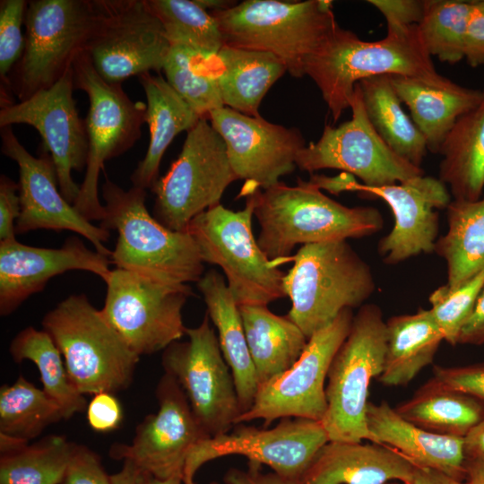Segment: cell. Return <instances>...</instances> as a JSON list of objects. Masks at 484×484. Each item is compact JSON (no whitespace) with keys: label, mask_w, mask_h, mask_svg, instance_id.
Listing matches in <instances>:
<instances>
[{"label":"cell","mask_w":484,"mask_h":484,"mask_svg":"<svg viewBox=\"0 0 484 484\" xmlns=\"http://www.w3.org/2000/svg\"><path fill=\"white\" fill-rule=\"evenodd\" d=\"M249 194L254 196V215L260 225L257 243L277 267L286 264L298 244L367 237L384 226L376 208L345 206L309 180L298 178L293 186L280 181Z\"/></svg>","instance_id":"obj_1"},{"label":"cell","mask_w":484,"mask_h":484,"mask_svg":"<svg viewBox=\"0 0 484 484\" xmlns=\"http://www.w3.org/2000/svg\"><path fill=\"white\" fill-rule=\"evenodd\" d=\"M418 25L363 40L337 25L307 58L305 75L318 87L333 122L350 108L355 85L376 75L429 77L437 74Z\"/></svg>","instance_id":"obj_2"},{"label":"cell","mask_w":484,"mask_h":484,"mask_svg":"<svg viewBox=\"0 0 484 484\" xmlns=\"http://www.w3.org/2000/svg\"><path fill=\"white\" fill-rule=\"evenodd\" d=\"M105 215L99 226L118 234L110 261L117 268L173 284L197 282L204 265L187 231H174L158 221L145 205L146 190H125L106 177Z\"/></svg>","instance_id":"obj_3"},{"label":"cell","mask_w":484,"mask_h":484,"mask_svg":"<svg viewBox=\"0 0 484 484\" xmlns=\"http://www.w3.org/2000/svg\"><path fill=\"white\" fill-rule=\"evenodd\" d=\"M282 286L288 316L309 339L346 308L360 307L374 293L369 265L346 240L303 245L287 263Z\"/></svg>","instance_id":"obj_4"},{"label":"cell","mask_w":484,"mask_h":484,"mask_svg":"<svg viewBox=\"0 0 484 484\" xmlns=\"http://www.w3.org/2000/svg\"><path fill=\"white\" fill-rule=\"evenodd\" d=\"M41 324L82 394L115 393L131 385L140 356L85 294L63 299L44 315Z\"/></svg>","instance_id":"obj_5"},{"label":"cell","mask_w":484,"mask_h":484,"mask_svg":"<svg viewBox=\"0 0 484 484\" xmlns=\"http://www.w3.org/2000/svg\"><path fill=\"white\" fill-rule=\"evenodd\" d=\"M225 46L268 52L296 78L307 58L338 25L332 1L246 0L210 13Z\"/></svg>","instance_id":"obj_6"},{"label":"cell","mask_w":484,"mask_h":484,"mask_svg":"<svg viewBox=\"0 0 484 484\" xmlns=\"http://www.w3.org/2000/svg\"><path fill=\"white\" fill-rule=\"evenodd\" d=\"M246 206L232 211L218 204L195 216L186 230L203 263L220 267L238 307L261 305L286 297L285 273L266 256L252 231L255 200L245 195Z\"/></svg>","instance_id":"obj_7"},{"label":"cell","mask_w":484,"mask_h":484,"mask_svg":"<svg viewBox=\"0 0 484 484\" xmlns=\"http://www.w3.org/2000/svg\"><path fill=\"white\" fill-rule=\"evenodd\" d=\"M386 339L381 308L361 306L327 375V410L321 422L329 441L374 442L367 423L368 388L384 369Z\"/></svg>","instance_id":"obj_8"},{"label":"cell","mask_w":484,"mask_h":484,"mask_svg":"<svg viewBox=\"0 0 484 484\" xmlns=\"http://www.w3.org/2000/svg\"><path fill=\"white\" fill-rule=\"evenodd\" d=\"M74 87L89 99L85 119L89 151L82 183L73 206L90 221H101L105 208L99 196V178L104 164L118 157L140 139L146 123V104L134 101L122 83L104 80L89 56L82 51L73 63Z\"/></svg>","instance_id":"obj_9"},{"label":"cell","mask_w":484,"mask_h":484,"mask_svg":"<svg viewBox=\"0 0 484 484\" xmlns=\"http://www.w3.org/2000/svg\"><path fill=\"white\" fill-rule=\"evenodd\" d=\"M236 180L222 137L207 117H201L187 132L177 160L151 189L152 215L171 230L186 231L195 216L220 204Z\"/></svg>","instance_id":"obj_10"},{"label":"cell","mask_w":484,"mask_h":484,"mask_svg":"<svg viewBox=\"0 0 484 484\" xmlns=\"http://www.w3.org/2000/svg\"><path fill=\"white\" fill-rule=\"evenodd\" d=\"M94 14L93 0L28 1L25 45L9 78L20 101L54 85L84 50Z\"/></svg>","instance_id":"obj_11"},{"label":"cell","mask_w":484,"mask_h":484,"mask_svg":"<svg viewBox=\"0 0 484 484\" xmlns=\"http://www.w3.org/2000/svg\"><path fill=\"white\" fill-rule=\"evenodd\" d=\"M100 309L138 356L164 350L186 335L182 311L193 294L188 284L167 283L120 268L105 282Z\"/></svg>","instance_id":"obj_12"},{"label":"cell","mask_w":484,"mask_h":484,"mask_svg":"<svg viewBox=\"0 0 484 484\" xmlns=\"http://www.w3.org/2000/svg\"><path fill=\"white\" fill-rule=\"evenodd\" d=\"M92 26L84 52L107 82L160 72L170 49L147 0H93Z\"/></svg>","instance_id":"obj_13"},{"label":"cell","mask_w":484,"mask_h":484,"mask_svg":"<svg viewBox=\"0 0 484 484\" xmlns=\"http://www.w3.org/2000/svg\"><path fill=\"white\" fill-rule=\"evenodd\" d=\"M187 341L162 352L164 372L185 393L199 425L210 437L224 435L242 413L236 385L207 312L199 325L186 327Z\"/></svg>","instance_id":"obj_14"},{"label":"cell","mask_w":484,"mask_h":484,"mask_svg":"<svg viewBox=\"0 0 484 484\" xmlns=\"http://www.w3.org/2000/svg\"><path fill=\"white\" fill-rule=\"evenodd\" d=\"M353 317L352 309L346 308L315 333L289 369L260 385L252 406L238 418L236 425L263 419L269 426L284 418L322 421L327 410L328 371L350 333Z\"/></svg>","instance_id":"obj_15"},{"label":"cell","mask_w":484,"mask_h":484,"mask_svg":"<svg viewBox=\"0 0 484 484\" xmlns=\"http://www.w3.org/2000/svg\"><path fill=\"white\" fill-rule=\"evenodd\" d=\"M350 108V120L337 127L326 125L319 140L298 152L296 164L300 170L340 169L368 186L397 184L424 174L421 168L397 155L376 132L358 83Z\"/></svg>","instance_id":"obj_16"},{"label":"cell","mask_w":484,"mask_h":484,"mask_svg":"<svg viewBox=\"0 0 484 484\" xmlns=\"http://www.w3.org/2000/svg\"><path fill=\"white\" fill-rule=\"evenodd\" d=\"M327 442V433L318 420L284 418L272 428L239 425L230 433L200 441L192 449L183 469V484H194L204 463L230 454L267 465L279 475L301 479Z\"/></svg>","instance_id":"obj_17"},{"label":"cell","mask_w":484,"mask_h":484,"mask_svg":"<svg viewBox=\"0 0 484 484\" xmlns=\"http://www.w3.org/2000/svg\"><path fill=\"white\" fill-rule=\"evenodd\" d=\"M74 89L72 66L51 87L0 110L1 128L24 124L39 132L56 167L59 189L73 205L80 186L72 172L86 169L89 151L85 120L78 114Z\"/></svg>","instance_id":"obj_18"},{"label":"cell","mask_w":484,"mask_h":484,"mask_svg":"<svg viewBox=\"0 0 484 484\" xmlns=\"http://www.w3.org/2000/svg\"><path fill=\"white\" fill-rule=\"evenodd\" d=\"M155 393L158 411L147 415L137 425L130 444H114L108 454L114 460L132 462L141 473L165 480L182 475L192 449L210 436L199 425L185 393L171 376L164 373Z\"/></svg>","instance_id":"obj_19"},{"label":"cell","mask_w":484,"mask_h":484,"mask_svg":"<svg viewBox=\"0 0 484 484\" xmlns=\"http://www.w3.org/2000/svg\"><path fill=\"white\" fill-rule=\"evenodd\" d=\"M208 119L222 137L238 179H244L242 196L267 189L294 171L298 152L306 146L297 128L250 117L229 107L212 111Z\"/></svg>","instance_id":"obj_20"},{"label":"cell","mask_w":484,"mask_h":484,"mask_svg":"<svg viewBox=\"0 0 484 484\" xmlns=\"http://www.w3.org/2000/svg\"><path fill=\"white\" fill-rule=\"evenodd\" d=\"M1 143L3 154L19 169L21 213L15 225L16 234L37 229L73 231L110 259L112 251L105 246L109 230L92 224L63 196L50 154L44 151L39 157L33 156L21 143L12 126L1 128Z\"/></svg>","instance_id":"obj_21"},{"label":"cell","mask_w":484,"mask_h":484,"mask_svg":"<svg viewBox=\"0 0 484 484\" xmlns=\"http://www.w3.org/2000/svg\"><path fill=\"white\" fill-rule=\"evenodd\" d=\"M348 191L384 200L392 210L394 224L377 245L386 264H397L435 250L438 235V210L447 208L451 194L439 178L420 175L406 181L368 186L352 177Z\"/></svg>","instance_id":"obj_22"},{"label":"cell","mask_w":484,"mask_h":484,"mask_svg":"<svg viewBox=\"0 0 484 484\" xmlns=\"http://www.w3.org/2000/svg\"><path fill=\"white\" fill-rule=\"evenodd\" d=\"M109 257L87 247L78 237L58 248L37 247L17 239L0 242V315L13 314L27 298L40 292L52 278L69 271H85L104 282L111 273Z\"/></svg>","instance_id":"obj_23"},{"label":"cell","mask_w":484,"mask_h":484,"mask_svg":"<svg viewBox=\"0 0 484 484\" xmlns=\"http://www.w3.org/2000/svg\"><path fill=\"white\" fill-rule=\"evenodd\" d=\"M416 466L394 448L370 442H327L301 480L306 484H410Z\"/></svg>","instance_id":"obj_24"},{"label":"cell","mask_w":484,"mask_h":484,"mask_svg":"<svg viewBox=\"0 0 484 484\" xmlns=\"http://www.w3.org/2000/svg\"><path fill=\"white\" fill-rule=\"evenodd\" d=\"M399 99L410 109L412 122L424 136L428 151L439 153L456 121L474 108L483 90L461 86L437 73L434 76L388 75Z\"/></svg>","instance_id":"obj_25"},{"label":"cell","mask_w":484,"mask_h":484,"mask_svg":"<svg viewBox=\"0 0 484 484\" xmlns=\"http://www.w3.org/2000/svg\"><path fill=\"white\" fill-rule=\"evenodd\" d=\"M367 423L375 443L394 448L417 467L439 471L463 482V437L425 430L403 419L385 401L368 402Z\"/></svg>","instance_id":"obj_26"},{"label":"cell","mask_w":484,"mask_h":484,"mask_svg":"<svg viewBox=\"0 0 484 484\" xmlns=\"http://www.w3.org/2000/svg\"><path fill=\"white\" fill-rule=\"evenodd\" d=\"M196 285L206 305L210 320L218 331L220 347L231 370L244 413L254 402L259 381L246 342L239 307L225 277L217 271L210 270L203 273Z\"/></svg>","instance_id":"obj_27"},{"label":"cell","mask_w":484,"mask_h":484,"mask_svg":"<svg viewBox=\"0 0 484 484\" xmlns=\"http://www.w3.org/2000/svg\"><path fill=\"white\" fill-rule=\"evenodd\" d=\"M146 96V123L150 143L130 179L133 186L151 189L159 179L163 155L174 138L193 128L201 117L160 74L146 73L138 76Z\"/></svg>","instance_id":"obj_28"},{"label":"cell","mask_w":484,"mask_h":484,"mask_svg":"<svg viewBox=\"0 0 484 484\" xmlns=\"http://www.w3.org/2000/svg\"><path fill=\"white\" fill-rule=\"evenodd\" d=\"M224 106L250 117L270 88L286 72L274 55L224 46L212 61Z\"/></svg>","instance_id":"obj_29"},{"label":"cell","mask_w":484,"mask_h":484,"mask_svg":"<svg viewBox=\"0 0 484 484\" xmlns=\"http://www.w3.org/2000/svg\"><path fill=\"white\" fill-rule=\"evenodd\" d=\"M385 323L384 369L376 379L385 386H404L432 363L444 334L430 309L392 316Z\"/></svg>","instance_id":"obj_30"},{"label":"cell","mask_w":484,"mask_h":484,"mask_svg":"<svg viewBox=\"0 0 484 484\" xmlns=\"http://www.w3.org/2000/svg\"><path fill=\"white\" fill-rule=\"evenodd\" d=\"M239 311L260 386L289 369L308 339L288 315H278L267 306H241Z\"/></svg>","instance_id":"obj_31"},{"label":"cell","mask_w":484,"mask_h":484,"mask_svg":"<svg viewBox=\"0 0 484 484\" xmlns=\"http://www.w3.org/2000/svg\"><path fill=\"white\" fill-rule=\"evenodd\" d=\"M439 153V179L449 186L454 200L480 199L484 188V89L480 102L456 121Z\"/></svg>","instance_id":"obj_32"},{"label":"cell","mask_w":484,"mask_h":484,"mask_svg":"<svg viewBox=\"0 0 484 484\" xmlns=\"http://www.w3.org/2000/svg\"><path fill=\"white\" fill-rule=\"evenodd\" d=\"M395 411L414 425L439 435L465 437L484 419V404L435 377Z\"/></svg>","instance_id":"obj_33"},{"label":"cell","mask_w":484,"mask_h":484,"mask_svg":"<svg viewBox=\"0 0 484 484\" xmlns=\"http://www.w3.org/2000/svg\"><path fill=\"white\" fill-rule=\"evenodd\" d=\"M446 209L448 229L434 252L446 263L445 285L455 288L484 270V197L452 200Z\"/></svg>","instance_id":"obj_34"},{"label":"cell","mask_w":484,"mask_h":484,"mask_svg":"<svg viewBox=\"0 0 484 484\" xmlns=\"http://www.w3.org/2000/svg\"><path fill=\"white\" fill-rule=\"evenodd\" d=\"M367 116L382 140L411 164L420 165L427 143L402 108L388 75H376L358 82Z\"/></svg>","instance_id":"obj_35"},{"label":"cell","mask_w":484,"mask_h":484,"mask_svg":"<svg viewBox=\"0 0 484 484\" xmlns=\"http://www.w3.org/2000/svg\"><path fill=\"white\" fill-rule=\"evenodd\" d=\"M13 360L20 364L30 360L40 375L44 392L61 407L65 419L87 409V402L73 385L64 359L50 335L33 326L20 331L9 344Z\"/></svg>","instance_id":"obj_36"},{"label":"cell","mask_w":484,"mask_h":484,"mask_svg":"<svg viewBox=\"0 0 484 484\" xmlns=\"http://www.w3.org/2000/svg\"><path fill=\"white\" fill-rule=\"evenodd\" d=\"M170 46L191 49L211 60L225 46L216 19L195 0H147Z\"/></svg>","instance_id":"obj_37"},{"label":"cell","mask_w":484,"mask_h":484,"mask_svg":"<svg viewBox=\"0 0 484 484\" xmlns=\"http://www.w3.org/2000/svg\"><path fill=\"white\" fill-rule=\"evenodd\" d=\"M65 419L58 403L22 375L0 388V433L30 441Z\"/></svg>","instance_id":"obj_38"},{"label":"cell","mask_w":484,"mask_h":484,"mask_svg":"<svg viewBox=\"0 0 484 484\" xmlns=\"http://www.w3.org/2000/svg\"><path fill=\"white\" fill-rule=\"evenodd\" d=\"M74 445L53 434L0 456V484H61Z\"/></svg>","instance_id":"obj_39"},{"label":"cell","mask_w":484,"mask_h":484,"mask_svg":"<svg viewBox=\"0 0 484 484\" xmlns=\"http://www.w3.org/2000/svg\"><path fill=\"white\" fill-rule=\"evenodd\" d=\"M212 59L170 46L162 69L167 82L201 117L208 118L212 111L224 107Z\"/></svg>","instance_id":"obj_40"},{"label":"cell","mask_w":484,"mask_h":484,"mask_svg":"<svg viewBox=\"0 0 484 484\" xmlns=\"http://www.w3.org/2000/svg\"><path fill=\"white\" fill-rule=\"evenodd\" d=\"M472 2L425 0L424 14L418 29L431 56L448 64L464 58V39Z\"/></svg>","instance_id":"obj_41"},{"label":"cell","mask_w":484,"mask_h":484,"mask_svg":"<svg viewBox=\"0 0 484 484\" xmlns=\"http://www.w3.org/2000/svg\"><path fill=\"white\" fill-rule=\"evenodd\" d=\"M483 286L484 270L455 288L444 284L430 294L429 309L444 334L445 341L449 344H457L461 328L471 313Z\"/></svg>","instance_id":"obj_42"},{"label":"cell","mask_w":484,"mask_h":484,"mask_svg":"<svg viewBox=\"0 0 484 484\" xmlns=\"http://www.w3.org/2000/svg\"><path fill=\"white\" fill-rule=\"evenodd\" d=\"M28 1H0V75L4 86L10 87L9 73L21 59L25 37L22 32Z\"/></svg>","instance_id":"obj_43"},{"label":"cell","mask_w":484,"mask_h":484,"mask_svg":"<svg viewBox=\"0 0 484 484\" xmlns=\"http://www.w3.org/2000/svg\"><path fill=\"white\" fill-rule=\"evenodd\" d=\"M110 476L97 453L75 444L61 484H112Z\"/></svg>","instance_id":"obj_44"},{"label":"cell","mask_w":484,"mask_h":484,"mask_svg":"<svg viewBox=\"0 0 484 484\" xmlns=\"http://www.w3.org/2000/svg\"><path fill=\"white\" fill-rule=\"evenodd\" d=\"M433 377L484 404V362L450 367L436 366Z\"/></svg>","instance_id":"obj_45"},{"label":"cell","mask_w":484,"mask_h":484,"mask_svg":"<svg viewBox=\"0 0 484 484\" xmlns=\"http://www.w3.org/2000/svg\"><path fill=\"white\" fill-rule=\"evenodd\" d=\"M385 17L386 32L418 25L423 17L425 0H368Z\"/></svg>","instance_id":"obj_46"},{"label":"cell","mask_w":484,"mask_h":484,"mask_svg":"<svg viewBox=\"0 0 484 484\" xmlns=\"http://www.w3.org/2000/svg\"><path fill=\"white\" fill-rule=\"evenodd\" d=\"M86 413L91 428L99 433L118 428L123 419L122 406L112 393L94 394L87 406Z\"/></svg>","instance_id":"obj_47"},{"label":"cell","mask_w":484,"mask_h":484,"mask_svg":"<svg viewBox=\"0 0 484 484\" xmlns=\"http://www.w3.org/2000/svg\"><path fill=\"white\" fill-rule=\"evenodd\" d=\"M21 213L19 185L5 175L0 177V242L16 239L15 225Z\"/></svg>","instance_id":"obj_48"},{"label":"cell","mask_w":484,"mask_h":484,"mask_svg":"<svg viewBox=\"0 0 484 484\" xmlns=\"http://www.w3.org/2000/svg\"><path fill=\"white\" fill-rule=\"evenodd\" d=\"M464 58L471 67L484 65V0H473L465 39Z\"/></svg>","instance_id":"obj_49"},{"label":"cell","mask_w":484,"mask_h":484,"mask_svg":"<svg viewBox=\"0 0 484 484\" xmlns=\"http://www.w3.org/2000/svg\"><path fill=\"white\" fill-rule=\"evenodd\" d=\"M225 484H306L301 479L289 478L275 472L264 473L260 464L249 462L246 470L229 469L224 475Z\"/></svg>","instance_id":"obj_50"},{"label":"cell","mask_w":484,"mask_h":484,"mask_svg":"<svg viewBox=\"0 0 484 484\" xmlns=\"http://www.w3.org/2000/svg\"><path fill=\"white\" fill-rule=\"evenodd\" d=\"M457 344H484V286L459 333Z\"/></svg>","instance_id":"obj_51"},{"label":"cell","mask_w":484,"mask_h":484,"mask_svg":"<svg viewBox=\"0 0 484 484\" xmlns=\"http://www.w3.org/2000/svg\"><path fill=\"white\" fill-rule=\"evenodd\" d=\"M463 484H484V454L465 453Z\"/></svg>","instance_id":"obj_52"},{"label":"cell","mask_w":484,"mask_h":484,"mask_svg":"<svg viewBox=\"0 0 484 484\" xmlns=\"http://www.w3.org/2000/svg\"><path fill=\"white\" fill-rule=\"evenodd\" d=\"M410 484H463L462 482L436 470L417 467Z\"/></svg>","instance_id":"obj_53"},{"label":"cell","mask_w":484,"mask_h":484,"mask_svg":"<svg viewBox=\"0 0 484 484\" xmlns=\"http://www.w3.org/2000/svg\"><path fill=\"white\" fill-rule=\"evenodd\" d=\"M465 453L484 454V419L464 437Z\"/></svg>","instance_id":"obj_54"},{"label":"cell","mask_w":484,"mask_h":484,"mask_svg":"<svg viewBox=\"0 0 484 484\" xmlns=\"http://www.w3.org/2000/svg\"><path fill=\"white\" fill-rule=\"evenodd\" d=\"M140 472L136 467L128 461H124L122 469L112 474V484H140Z\"/></svg>","instance_id":"obj_55"},{"label":"cell","mask_w":484,"mask_h":484,"mask_svg":"<svg viewBox=\"0 0 484 484\" xmlns=\"http://www.w3.org/2000/svg\"><path fill=\"white\" fill-rule=\"evenodd\" d=\"M29 445V441L0 433V454L8 455L16 453Z\"/></svg>","instance_id":"obj_56"},{"label":"cell","mask_w":484,"mask_h":484,"mask_svg":"<svg viewBox=\"0 0 484 484\" xmlns=\"http://www.w3.org/2000/svg\"><path fill=\"white\" fill-rule=\"evenodd\" d=\"M140 484H182L183 478L181 474H177L165 480L155 478L147 473H141L139 476Z\"/></svg>","instance_id":"obj_57"},{"label":"cell","mask_w":484,"mask_h":484,"mask_svg":"<svg viewBox=\"0 0 484 484\" xmlns=\"http://www.w3.org/2000/svg\"><path fill=\"white\" fill-rule=\"evenodd\" d=\"M195 2L209 13L229 9L236 4V2L223 0H195Z\"/></svg>","instance_id":"obj_58"},{"label":"cell","mask_w":484,"mask_h":484,"mask_svg":"<svg viewBox=\"0 0 484 484\" xmlns=\"http://www.w3.org/2000/svg\"><path fill=\"white\" fill-rule=\"evenodd\" d=\"M386 484H402L401 482L399 483L398 481H391V482H388Z\"/></svg>","instance_id":"obj_59"},{"label":"cell","mask_w":484,"mask_h":484,"mask_svg":"<svg viewBox=\"0 0 484 484\" xmlns=\"http://www.w3.org/2000/svg\"><path fill=\"white\" fill-rule=\"evenodd\" d=\"M209 484H219V483H217V482H215V481H212V482H211V483H209Z\"/></svg>","instance_id":"obj_60"}]
</instances>
